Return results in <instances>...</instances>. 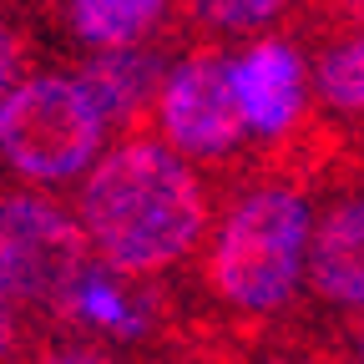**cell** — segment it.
<instances>
[{
	"label": "cell",
	"instance_id": "7a4b0ae2",
	"mask_svg": "<svg viewBox=\"0 0 364 364\" xmlns=\"http://www.w3.org/2000/svg\"><path fill=\"white\" fill-rule=\"evenodd\" d=\"M318 218L294 182L243 188L213 228L208 279L238 314H279L309 284Z\"/></svg>",
	"mask_w": 364,
	"mask_h": 364
},
{
	"label": "cell",
	"instance_id": "9c48e42d",
	"mask_svg": "<svg viewBox=\"0 0 364 364\" xmlns=\"http://www.w3.org/2000/svg\"><path fill=\"white\" fill-rule=\"evenodd\" d=\"M56 314H66L71 324L102 334V339H142L147 324H152V309L136 299L132 279H122V273L107 268V263H91L71 284V294L61 299Z\"/></svg>",
	"mask_w": 364,
	"mask_h": 364
},
{
	"label": "cell",
	"instance_id": "8992f818",
	"mask_svg": "<svg viewBox=\"0 0 364 364\" xmlns=\"http://www.w3.org/2000/svg\"><path fill=\"white\" fill-rule=\"evenodd\" d=\"M228 66H233V97H238L248 136L273 142V136L299 127L304 102H309V66L284 36L243 41L228 56Z\"/></svg>",
	"mask_w": 364,
	"mask_h": 364
},
{
	"label": "cell",
	"instance_id": "5b68a950",
	"mask_svg": "<svg viewBox=\"0 0 364 364\" xmlns=\"http://www.w3.org/2000/svg\"><path fill=\"white\" fill-rule=\"evenodd\" d=\"M152 122L162 142L188 162H218L248 136L238 97H233V66L218 46L182 51L167 66Z\"/></svg>",
	"mask_w": 364,
	"mask_h": 364
},
{
	"label": "cell",
	"instance_id": "30bf717a",
	"mask_svg": "<svg viewBox=\"0 0 364 364\" xmlns=\"http://www.w3.org/2000/svg\"><path fill=\"white\" fill-rule=\"evenodd\" d=\"M61 21L86 46V56H97V51L147 46V36L167 21V6L162 0H71Z\"/></svg>",
	"mask_w": 364,
	"mask_h": 364
},
{
	"label": "cell",
	"instance_id": "277c9868",
	"mask_svg": "<svg viewBox=\"0 0 364 364\" xmlns=\"http://www.w3.org/2000/svg\"><path fill=\"white\" fill-rule=\"evenodd\" d=\"M97 263L86 228L46 193H6L0 203V284L11 314L26 304L61 309L71 284Z\"/></svg>",
	"mask_w": 364,
	"mask_h": 364
},
{
	"label": "cell",
	"instance_id": "4fadbf2b",
	"mask_svg": "<svg viewBox=\"0 0 364 364\" xmlns=\"http://www.w3.org/2000/svg\"><path fill=\"white\" fill-rule=\"evenodd\" d=\"M31 364H117V359L102 354V349H91V344H61V349H51V354L31 359Z\"/></svg>",
	"mask_w": 364,
	"mask_h": 364
},
{
	"label": "cell",
	"instance_id": "3957f363",
	"mask_svg": "<svg viewBox=\"0 0 364 364\" xmlns=\"http://www.w3.org/2000/svg\"><path fill=\"white\" fill-rule=\"evenodd\" d=\"M107 112L76 71H26L0 97V147L21 182L56 188L97 167L107 147Z\"/></svg>",
	"mask_w": 364,
	"mask_h": 364
},
{
	"label": "cell",
	"instance_id": "52a82bcc",
	"mask_svg": "<svg viewBox=\"0 0 364 364\" xmlns=\"http://www.w3.org/2000/svg\"><path fill=\"white\" fill-rule=\"evenodd\" d=\"M309 289L339 309H364V193H349L318 213Z\"/></svg>",
	"mask_w": 364,
	"mask_h": 364
},
{
	"label": "cell",
	"instance_id": "8fae6325",
	"mask_svg": "<svg viewBox=\"0 0 364 364\" xmlns=\"http://www.w3.org/2000/svg\"><path fill=\"white\" fill-rule=\"evenodd\" d=\"M314 91L318 102L359 117L364 112V31H349L339 41H329L314 61Z\"/></svg>",
	"mask_w": 364,
	"mask_h": 364
},
{
	"label": "cell",
	"instance_id": "7c38bea8",
	"mask_svg": "<svg viewBox=\"0 0 364 364\" xmlns=\"http://www.w3.org/2000/svg\"><path fill=\"white\" fill-rule=\"evenodd\" d=\"M198 16L223 26V31H238V36L258 41L263 26L279 21V6H273V0H208V6H198Z\"/></svg>",
	"mask_w": 364,
	"mask_h": 364
},
{
	"label": "cell",
	"instance_id": "5bb4252c",
	"mask_svg": "<svg viewBox=\"0 0 364 364\" xmlns=\"http://www.w3.org/2000/svg\"><path fill=\"white\" fill-rule=\"evenodd\" d=\"M354 344H359V364H364V318H359V339Z\"/></svg>",
	"mask_w": 364,
	"mask_h": 364
},
{
	"label": "cell",
	"instance_id": "ba28073f",
	"mask_svg": "<svg viewBox=\"0 0 364 364\" xmlns=\"http://www.w3.org/2000/svg\"><path fill=\"white\" fill-rule=\"evenodd\" d=\"M167 66L157 51L147 46H132V51H97L76 66V76L86 81V91L97 97V107L107 112L112 127H127L136 122L147 107L157 112V97H162V81H167Z\"/></svg>",
	"mask_w": 364,
	"mask_h": 364
},
{
	"label": "cell",
	"instance_id": "6da1fadb",
	"mask_svg": "<svg viewBox=\"0 0 364 364\" xmlns=\"http://www.w3.org/2000/svg\"><path fill=\"white\" fill-rule=\"evenodd\" d=\"M76 218L97 263L122 279H152L193 258L208 238V188L162 136L136 132L112 142V152L86 172Z\"/></svg>",
	"mask_w": 364,
	"mask_h": 364
}]
</instances>
